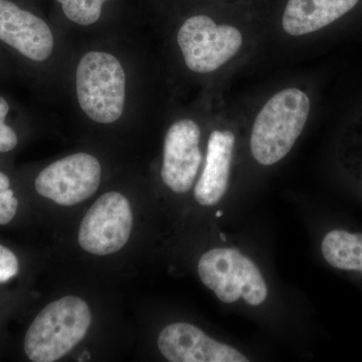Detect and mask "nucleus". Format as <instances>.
<instances>
[{
  "instance_id": "nucleus-8",
  "label": "nucleus",
  "mask_w": 362,
  "mask_h": 362,
  "mask_svg": "<svg viewBox=\"0 0 362 362\" xmlns=\"http://www.w3.org/2000/svg\"><path fill=\"white\" fill-rule=\"evenodd\" d=\"M201 128L190 119L176 121L164 139L161 178L175 194L192 189L201 166Z\"/></svg>"
},
{
  "instance_id": "nucleus-13",
  "label": "nucleus",
  "mask_w": 362,
  "mask_h": 362,
  "mask_svg": "<svg viewBox=\"0 0 362 362\" xmlns=\"http://www.w3.org/2000/svg\"><path fill=\"white\" fill-rule=\"evenodd\" d=\"M321 252L333 268L362 275V233L340 228L330 230L323 238Z\"/></svg>"
},
{
  "instance_id": "nucleus-3",
  "label": "nucleus",
  "mask_w": 362,
  "mask_h": 362,
  "mask_svg": "<svg viewBox=\"0 0 362 362\" xmlns=\"http://www.w3.org/2000/svg\"><path fill=\"white\" fill-rule=\"evenodd\" d=\"M77 95L81 108L95 122L118 120L126 97V76L120 62L108 52L86 54L77 69Z\"/></svg>"
},
{
  "instance_id": "nucleus-11",
  "label": "nucleus",
  "mask_w": 362,
  "mask_h": 362,
  "mask_svg": "<svg viewBox=\"0 0 362 362\" xmlns=\"http://www.w3.org/2000/svg\"><path fill=\"white\" fill-rule=\"evenodd\" d=\"M235 143V134L230 130H214L209 136L206 163L194 188L195 199L202 206H216L225 197Z\"/></svg>"
},
{
  "instance_id": "nucleus-6",
  "label": "nucleus",
  "mask_w": 362,
  "mask_h": 362,
  "mask_svg": "<svg viewBox=\"0 0 362 362\" xmlns=\"http://www.w3.org/2000/svg\"><path fill=\"white\" fill-rule=\"evenodd\" d=\"M133 226L130 202L119 192H107L86 214L78 244L86 252L106 256L120 251L129 240Z\"/></svg>"
},
{
  "instance_id": "nucleus-10",
  "label": "nucleus",
  "mask_w": 362,
  "mask_h": 362,
  "mask_svg": "<svg viewBox=\"0 0 362 362\" xmlns=\"http://www.w3.org/2000/svg\"><path fill=\"white\" fill-rule=\"evenodd\" d=\"M0 40L35 62L49 59L54 49L49 25L8 0H0Z\"/></svg>"
},
{
  "instance_id": "nucleus-7",
  "label": "nucleus",
  "mask_w": 362,
  "mask_h": 362,
  "mask_svg": "<svg viewBox=\"0 0 362 362\" xmlns=\"http://www.w3.org/2000/svg\"><path fill=\"white\" fill-rule=\"evenodd\" d=\"M101 175L96 157L73 154L45 168L35 180V189L59 206H75L97 192Z\"/></svg>"
},
{
  "instance_id": "nucleus-19",
  "label": "nucleus",
  "mask_w": 362,
  "mask_h": 362,
  "mask_svg": "<svg viewBox=\"0 0 362 362\" xmlns=\"http://www.w3.org/2000/svg\"><path fill=\"white\" fill-rule=\"evenodd\" d=\"M361 192H362V176H361Z\"/></svg>"
},
{
  "instance_id": "nucleus-5",
  "label": "nucleus",
  "mask_w": 362,
  "mask_h": 362,
  "mask_svg": "<svg viewBox=\"0 0 362 362\" xmlns=\"http://www.w3.org/2000/svg\"><path fill=\"white\" fill-rule=\"evenodd\" d=\"M242 33L228 25H216L206 16L185 21L177 33V44L190 71L209 74L235 58L242 47Z\"/></svg>"
},
{
  "instance_id": "nucleus-16",
  "label": "nucleus",
  "mask_w": 362,
  "mask_h": 362,
  "mask_svg": "<svg viewBox=\"0 0 362 362\" xmlns=\"http://www.w3.org/2000/svg\"><path fill=\"white\" fill-rule=\"evenodd\" d=\"M9 106L4 98L0 97V152H8L18 145V136L13 128L6 124Z\"/></svg>"
},
{
  "instance_id": "nucleus-15",
  "label": "nucleus",
  "mask_w": 362,
  "mask_h": 362,
  "mask_svg": "<svg viewBox=\"0 0 362 362\" xmlns=\"http://www.w3.org/2000/svg\"><path fill=\"white\" fill-rule=\"evenodd\" d=\"M9 187V178L0 173V226L11 223L18 211V201Z\"/></svg>"
},
{
  "instance_id": "nucleus-17",
  "label": "nucleus",
  "mask_w": 362,
  "mask_h": 362,
  "mask_svg": "<svg viewBox=\"0 0 362 362\" xmlns=\"http://www.w3.org/2000/svg\"><path fill=\"white\" fill-rule=\"evenodd\" d=\"M18 258L11 250L0 245V283H6L18 273Z\"/></svg>"
},
{
  "instance_id": "nucleus-14",
  "label": "nucleus",
  "mask_w": 362,
  "mask_h": 362,
  "mask_svg": "<svg viewBox=\"0 0 362 362\" xmlns=\"http://www.w3.org/2000/svg\"><path fill=\"white\" fill-rule=\"evenodd\" d=\"M69 20L81 25H90L99 21L102 7L108 0H58Z\"/></svg>"
},
{
  "instance_id": "nucleus-1",
  "label": "nucleus",
  "mask_w": 362,
  "mask_h": 362,
  "mask_svg": "<svg viewBox=\"0 0 362 362\" xmlns=\"http://www.w3.org/2000/svg\"><path fill=\"white\" fill-rule=\"evenodd\" d=\"M310 110V98L298 88L274 95L252 125L250 145L256 161L271 166L285 158L303 132Z\"/></svg>"
},
{
  "instance_id": "nucleus-12",
  "label": "nucleus",
  "mask_w": 362,
  "mask_h": 362,
  "mask_svg": "<svg viewBox=\"0 0 362 362\" xmlns=\"http://www.w3.org/2000/svg\"><path fill=\"white\" fill-rule=\"evenodd\" d=\"M358 2L359 0H289L283 14V30L292 37L318 32L346 16Z\"/></svg>"
},
{
  "instance_id": "nucleus-9",
  "label": "nucleus",
  "mask_w": 362,
  "mask_h": 362,
  "mask_svg": "<svg viewBox=\"0 0 362 362\" xmlns=\"http://www.w3.org/2000/svg\"><path fill=\"white\" fill-rule=\"evenodd\" d=\"M162 356L171 362H247L249 358L230 345L213 339L197 326L173 323L158 337Z\"/></svg>"
},
{
  "instance_id": "nucleus-18",
  "label": "nucleus",
  "mask_w": 362,
  "mask_h": 362,
  "mask_svg": "<svg viewBox=\"0 0 362 362\" xmlns=\"http://www.w3.org/2000/svg\"><path fill=\"white\" fill-rule=\"evenodd\" d=\"M81 359H78L80 361H88L90 358V354H88L87 351L83 352L82 356L80 357Z\"/></svg>"
},
{
  "instance_id": "nucleus-2",
  "label": "nucleus",
  "mask_w": 362,
  "mask_h": 362,
  "mask_svg": "<svg viewBox=\"0 0 362 362\" xmlns=\"http://www.w3.org/2000/svg\"><path fill=\"white\" fill-rule=\"evenodd\" d=\"M90 321L89 306L81 298L66 296L52 302L26 332V356L33 362L59 361L84 339Z\"/></svg>"
},
{
  "instance_id": "nucleus-4",
  "label": "nucleus",
  "mask_w": 362,
  "mask_h": 362,
  "mask_svg": "<svg viewBox=\"0 0 362 362\" xmlns=\"http://www.w3.org/2000/svg\"><path fill=\"white\" fill-rule=\"evenodd\" d=\"M197 271L202 282L225 303H235L243 298L256 307L268 297V287L258 267L232 247H216L202 255Z\"/></svg>"
}]
</instances>
